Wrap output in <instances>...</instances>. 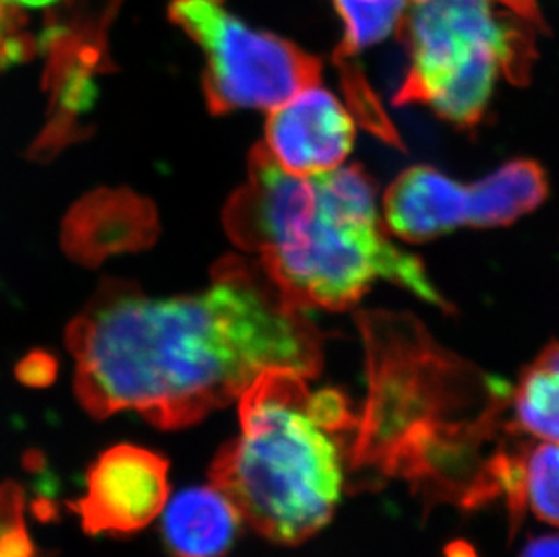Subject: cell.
Segmentation results:
<instances>
[{"instance_id": "cell-1", "label": "cell", "mask_w": 559, "mask_h": 557, "mask_svg": "<svg viewBox=\"0 0 559 557\" xmlns=\"http://www.w3.org/2000/svg\"><path fill=\"white\" fill-rule=\"evenodd\" d=\"M74 391L91 416L132 411L175 431L238 400L269 369L313 379L322 336L259 264L228 258L198 294L148 297L109 283L68 332Z\"/></svg>"}, {"instance_id": "cell-2", "label": "cell", "mask_w": 559, "mask_h": 557, "mask_svg": "<svg viewBox=\"0 0 559 557\" xmlns=\"http://www.w3.org/2000/svg\"><path fill=\"white\" fill-rule=\"evenodd\" d=\"M225 225L302 310H348L379 278L449 310L420 259L390 241L373 179L359 165L294 176L258 145L247 183L228 201Z\"/></svg>"}, {"instance_id": "cell-3", "label": "cell", "mask_w": 559, "mask_h": 557, "mask_svg": "<svg viewBox=\"0 0 559 557\" xmlns=\"http://www.w3.org/2000/svg\"><path fill=\"white\" fill-rule=\"evenodd\" d=\"M307 377L275 368L239 396V435L217 451L211 484L253 531L301 545L330 523L343 500L335 435L355 426L337 391H311Z\"/></svg>"}, {"instance_id": "cell-4", "label": "cell", "mask_w": 559, "mask_h": 557, "mask_svg": "<svg viewBox=\"0 0 559 557\" xmlns=\"http://www.w3.org/2000/svg\"><path fill=\"white\" fill-rule=\"evenodd\" d=\"M538 33H547L538 0H420L396 33L412 60L396 106H428L473 129L498 76L527 84Z\"/></svg>"}, {"instance_id": "cell-5", "label": "cell", "mask_w": 559, "mask_h": 557, "mask_svg": "<svg viewBox=\"0 0 559 557\" xmlns=\"http://www.w3.org/2000/svg\"><path fill=\"white\" fill-rule=\"evenodd\" d=\"M169 16L205 55L203 87L214 115L272 111L321 82L319 58L250 27L228 10L227 0H173Z\"/></svg>"}, {"instance_id": "cell-6", "label": "cell", "mask_w": 559, "mask_h": 557, "mask_svg": "<svg viewBox=\"0 0 559 557\" xmlns=\"http://www.w3.org/2000/svg\"><path fill=\"white\" fill-rule=\"evenodd\" d=\"M169 496V462L145 447L122 443L96 458L85 495L69 507L87 534L126 536L162 515Z\"/></svg>"}, {"instance_id": "cell-7", "label": "cell", "mask_w": 559, "mask_h": 557, "mask_svg": "<svg viewBox=\"0 0 559 557\" xmlns=\"http://www.w3.org/2000/svg\"><path fill=\"white\" fill-rule=\"evenodd\" d=\"M354 140L348 109L332 93L311 85L270 111L261 145L286 173L319 176L341 167Z\"/></svg>"}, {"instance_id": "cell-8", "label": "cell", "mask_w": 559, "mask_h": 557, "mask_svg": "<svg viewBox=\"0 0 559 557\" xmlns=\"http://www.w3.org/2000/svg\"><path fill=\"white\" fill-rule=\"evenodd\" d=\"M469 187L428 165L407 168L384 195V225L406 241L423 242L469 226Z\"/></svg>"}, {"instance_id": "cell-9", "label": "cell", "mask_w": 559, "mask_h": 557, "mask_svg": "<svg viewBox=\"0 0 559 557\" xmlns=\"http://www.w3.org/2000/svg\"><path fill=\"white\" fill-rule=\"evenodd\" d=\"M162 514L165 545L173 557H223L243 523L233 501L212 484L181 490Z\"/></svg>"}, {"instance_id": "cell-10", "label": "cell", "mask_w": 559, "mask_h": 557, "mask_svg": "<svg viewBox=\"0 0 559 557\" xmlns=\"http://www.w3.org/2000/svg\"><path fill=\"white\" fill-rule=\"evenodd\" d=\"M469 194V226L495 228L538 209L549 194V181L544 167L533 159H512L471 185Z\"/></svg>"}, {"instance_id": "cell-11", "label": "cell", "mask_w": 559, "mask_h": 557, "mask_svg": "<svg viewBox=\"0 0 559 557\" xmlns=\"http://www.w3.org/2000/svg\"><path fill=\"white\" fill-rule=\"evenodd\" d=\"M509 404L514 429L559 443V341L523 368Z\"/></svg>"}, {"instance_id": "cell-12", "label": "cell", "mask_w": 559, "mask_h": 557, "mask_svg": "<svg viewBox=\"0 0 559 557\" xmlns=\"http://www.w3.org/2000/svg\"><path fill=\"white\" fill-rule=\"evenodd\" d=\"M507 500L516 512L528 507L538 520L559 526V443H539L514 457Z\"/></svg>"}, {"instance_id": "cell-13", "label": "cell", "mask_w": 559, "mask_h": 557, "mask_svg": "<svg viewBox=\"0 0 559 557\" xmlns=\"http://www.w3.org/2000/svg\"><path fill=\"white\" fill-rule=\"evenodd\" d=\"M344 24L343 43L333 55L335 66L357 62L362 49L399 33L407 11L420 0H332Z\"/></svg>"}, {"instance_id": "cell-14", "label": "cell", "mask_w": 559, "mask_h": 557, "mask_svg": "<svg viewBox=\"0 0 559 557\" xmlns=\"http://www.w3.org/2000/svg\"><path fill=\"white\" fill-rule=\"evenodd\" d=\"M22 512V490L15 484L0 485V557H32Z\"/></svg>"}, {"instance_id": "cell-15", "label": "cell", "mask_w": 559, "mask_h": 557, "mask_svg": "<svg viewBox=\"0 0 559 557\" xmlns=\"http://www.w3.org/2000/svg\"><path fill=\"white\" fill-rule=\"evenodd\" d=\"M33 51L35 43L21 10L0 0V71L32 57Z\"/></svg>"}, {"instance_id": "cell-16", "label": "cell", "mask_w": 559, "mask_h": 557, "mask_svg": "<svg viewBox=\"0 0 559 557\" xmlns=\"http://www.w3.org/2000/svg\"><path fill=\"white\" fill-rule=\"evenodd\" d=\"M520 557H559V534H544L528 540Z\"/></svg>"}, {"instance_id": "cell-17", "label": "cell", "mask_w": 559, "mask_h": 557, "mask_svg": "<svg viewBox=\"0 0 559 557\" xmlns=\"http://www.w3.org/2000/svg\"><path fill=\"white\" fill-rule=\"evenodd\" d=\"M4 2L15 8H46V5L57 4L60 0H4Z\"/></svg>"}, {"instance_id": "cell-18", "label": "cell", "mask_w": 559, "mask_h": 557, "mask_svg": "<svg viewBox=\"0 0 559 557\" xmlns=\"http://www.w3.org/2000/svg\"><path fill=\"white\" fill-rule=\"evenodd\" d=\"M448 557H476V554L465 547L464 543H454L448 548Z\"/></svg>"}]
</instances>
